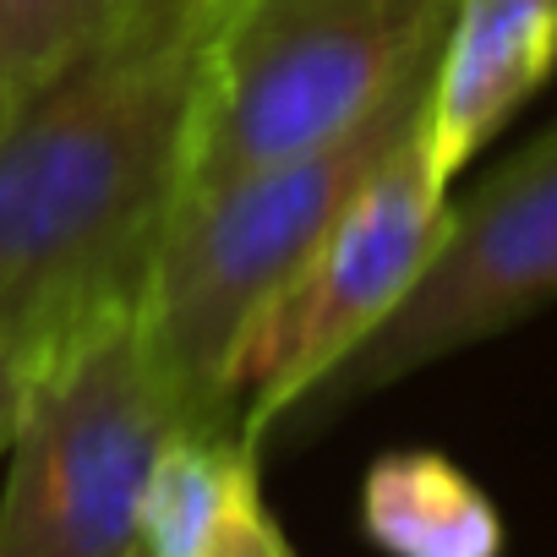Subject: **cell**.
<instances>
[{"label":"cell","mask_w":557,"mask_h":557,"mask_svg":"<svg viewBox=\"0 0 557 557\" xmlns=\"http://www.w3.org/2000/svg\"><path fill=\"white\" fill-rule=\"evenodd\" d=\"M202 34L99 45L0 126V339L34 361L137 307L186 197Z\"/></svg>","instance_id":"6da1fadb"},{"label":"cell","mask_w":557,"mask_h":557,"mask_svg":"<svg viewBox=\"0 0 557 557\" xmlns=\"http://www.w3.org/2000/svg\"><path fill=\"white\" fill-rule=\"evenodd\" d=\"M432 61H421L356 126L175 208L148 262L137 318L197 426L235 432V367L251 329L372 175L421 132Z\"/></svg>","instance_id":"7a4b0ae2"},{"label":"cell","mask_w":557,"mask_h":557,"mask_svg":"<svg viewBox=\"0 0 557 557\" xmlns=\"http://www.w3.org/2000/svg\"><path fill=\"white\" fill-rule=\"evenodd\" d=\"M454 0H213L186 197L301 153L437 55Z\"/></svg>","instance_id":"3957f363"},{"label":"cell","mask_w":557,"mask_h":557,"mask_svg":"<svg viewBox=\"0 0 557 557\" xmlns=\"http://www.w3.org/2000/svg\"><path fill=\"white\" fill-rule=\"evenodd\" d=\"M191 426L137 307L55 339L34 361L12 437L0 557H126L148 475Z\"/></svg>","instance_id":"277c9868"},{"label":"cell","mask_w":557,"mask_h":557,"mask_svg":"<svg viewBox=\"0 0 557 557\" xmlns=\"http://www.w3.org/2000/svg\"><path fill=\"white\" fill-rule=\"evenodd\" d=\"M448 224L454 202L432 181L416 132L251 329L235 367V432L251 448L405 307L448 240Z\"/></svg>","instance_id":"5b68a950"},{"label":"cell","mask_w":557,"mask_h":557,"mask_svg":"<svg viewBox=\"0 0 557 557\" xmlns=\"http://www.w3.org/2000/svg\"><path fill=\"white\" fill-rule=\"evenodd\" d=\"M546 301H557V126L524 143L465 202H454L448 240L437 246L421 285L307 405L377 394L524 323Z\"/></svg>","instance_id":"8992f818"},{"label":"cell","mask_w":557,"mask_h":557,"mask_svg":"<svg viewBox=\"0 0 557 557\" xmlns=\"http://www.w3.org/2000/svg\"><path fill=\"white\" fill-rule=\"evenodd\" d=\"M557 72V0H454L443 28L421 153L432 181L448 191L459 170L524 110Z\"/></svg>","instance_id":"52a82bcc"},{"label":"cell","mask_w":557,"mask_h":557,"mask_svg":"<svg viewBox=\"0 0 557 557\" xmlns=\"http://www.w3.org/2000/svg\"><path fill=\"white\" fill-rule=\"evenodd\" d=\"M126 557H296L257 486V448L240 432H181L137 503Z\"/></svg>","instance_id":"ba28073f"},{"label":"cell","mask_w":557,"mask_h":557,"mask_svg":"<svg viewBox=\"0 0 557 557\" xmlns=\"http://www.w3.org/2000/svg\"><path fill=\"white\" fill-rule=\"evenodd\" d=\"M361 530L388 557H503L492 497L443 454H383L361 481Z\"/></svg>","instance_id":"9c48e42d"},{"label":"cell","mask_w":557,"mask_h":557,"mask_svg":"<svg viewBox=\"0 0 557 557\" xmlns=\"http://www.w3.org/2000/svg\"><path fill=\"white\" fill-rule=\"evenodd\" d=\"M115 0H0V126L110 39Z\"/></svg>","instance_id":"30bf717a"},{"label":"cell","mask_w":557,"mask_h":557,"mask_svg":"<svg viewBox=\"0 0 557 557\" xmlns=\"http://www.w3.org/2000/svg\"><path fill=\"white\" fill-rule=\"evenodd\" d=\"M213 0H115L104 45H175L208 28Z\"/></svg>","instance_id":"8fae6325"},{"label":"cell","mask_w":557,"mask_h":557,"mask_svg":"<svg viewBox=\"0 0 557 557\" xmlns=\"http://www.w3.org/2000/svg\"><path fill=\"white\" fill-rule=\"evenodd\" d=\"M34 383V356L0 339V454H12L17 421H23V399Z\"/></svg>","instance_id":"7c38bea8"}]
</instances>
